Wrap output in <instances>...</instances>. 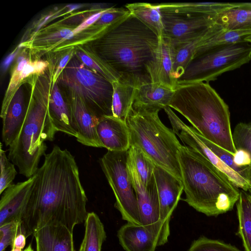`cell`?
<instances>
[{"label": "cell", "instance_id": "38", "mask_svg": "<svg viewBox=\"0 0 251 251\" xmlns=\"http://www.w3.org/2000/svg\"><path fill=\"white\" fill-rule=\"evenodd\" d=\"M72 30L69 28H62L51 32L44 36H41L36 39L39 45H50L62 41L63 40L70 39L73 37Z\"/></svg>", "mask_w": 251, "mask_h": 251}, {"label": "cell", "instance_id": "12", "mask_svg": "<svg viewBox=\"0 0 251 251\" xmlns=\"http://www.w3.org/2000/svg\"><path fill=\"white\" fill-rule=\"evenodd\" d=\"M162 37L174 44L194 39L216 22L215 16L191 15L161 11Z\"/></svg>", "mask_w": 251, "mask_h": 251}, {"label": "cell", "instance_id": "8", "mask_svg": "<svg viewBox=\"0 0 251 251\" xmlns=\"http://www.w3.org/2000/svg\"><path fill=\"white\" fill-rule=\"evenodd\" d=\"M251 60V44L247 42L214 47L195 57L177 80L178 85L206 82L223 73L240 68Z\"/></svg>", "mask_w": 251, "mask_h": 251}, {"label": "cell", "instance_id": "40", "mask_svg": "<svg viewBox=\"0 0 251 251\" xmlns=\"http://www.w3.org/2000/svg\"><path fill=\"white\" fill-rule=\"evenodd\" d=\"M72 54L73 51H70L66 54L64 56H63L60 60L58 65L57 66V67L53 76L52 86H53L56 82L60 74L64 70L70 61Z\"/></svg>", "mask_w": 251, "mask_h": 251}, {"label": "cell", "instance_id": "26", "mask_svg": "<svg viewBox=\"0 0 251 251\" xmlns=\"http://www.w3.org/2000/svg\"><path fill=\"white\" fill-rule=\"evenodd\" d=\"M125 8L156 34L159 38L162 37L161 14L157 4L135 2L126 4Z\"/></svg>", "mask_w": 251, "mask_h": 251}, {"label": "cell", "instance_id": "2", "mask_svg": "<svg viewBox=\"0 0 251 251\" xmlns=\"http://www.w3.org/2000/svg\"><path fill=\"white\" fill-rule=\"evenodd\" d=\"M159 41L156 34L130 13L99 37L95 46L97 54L119 78L137 87L151 82L147 68Z\"/></svg>", "mask_w": 251, "mask_h": 251}, {"label": "cell", "instance_id": "44", "mask_svg": "<svg viewBox=\"0 0 251 251\" xmlns=\"http://www.w3.org/2000/svg\"><path fill=\"white\" fill-rule=\"evenodd\" d=\"M24 251H34L32 248L31 244H29V245L24 250Z\"/></svg>", "mask_w": 251, "mask_h": 251}, {"label": "cell", "instance_id": "15", "mask_svg": "<svg viewBox=\"0 0 251 251\" xmlns=\"http://www.w3.org/2000/svg\"><path fill=\"white\" fill-rule=\"evenodd\" d=\"M69 99L78 131L77 141L87 146L103 148L97 132L99 118L80 96L71 94Z\"/></svg>", "mask_w": 251, "mask_h": 251}, {"label": "cell", "instance_id": "41", "mask_svg": "<svg viewBox=\"0 0 251 251\" xmlns=\"http://www.w3.org/2000/svg\"><path fill=\"white\" fill-rule=\"evenodd\" d=\"M25 236L23 233H20L17 235L14 239L12 248L23 249L26 243Z\"/></svg>", "mask_w": 251, "mask_h": 251}, {"label": "cell", "instance_id": "22", "mask_svg": "<svg viewBox=\"0 0 251 251\" xmlns=\"http://www.w3.org/2000/svg\"><path fill=\"white\" fill-rule=\"evenodd\" d=\"M175 89L157 82H146L136 87L133 105L159 109L169 106Z\"/></svg>", "mask_w": 251, "mask_h": 251}, {"label": "cell", "instance_id": "34", "mask_svg": "<svg viewBox=\"0 0 251 251\" xmlns=\"http://www.w3.org/2000/svg\"><path fill=\"white\" fill-rule=\"evenodd\" d=\"M232 135L236 151L246 152L251 158V122L238 123Z\"/></svg>", "mask_w": 251, "mask_h": 251}, {"label": "cell", "instance_id": "9", "mask_svg": "<svg viewBox=\"0 0 251 251\" xmlns=\"http://www.w3.org/2000/svg\"><path fill=\"white\" fill-rule=\"evenodd\" d=\"M57 81L67 86L71 94L80 96L100 119L112 116V82L86 67L76 59H72L60 74Z\"/></svg>", "mask_w": 251, "mask_h": 251}, {"label": "cell", "instance_id": "16", "mask_svg": "<svg viewBox=\"0 0 251 251\" xmlns=\"http://www.w3.org/2000/svg\"><path fill=\"white\" fill-rule=\"evenodd\" d=\"M97 132L103 148L108 151H126L130 146V133L126 122L113 116L100 118Z\"/></svg>", "mask_w": 251, "mask_h": 251}, {"label": "cell", "instance_id": "28", "mask_svg": "<svg viewBox=\"0 0 251 251\" xmlns=\"http://www.w3.org/2000/svg\"><path fill=\"white\" fill-rule=\"evenodd\" d=\"M84 226V235L79 251H101L106 235L104 226L97 214L88 213Z\"/></svg>", "mask_w": 251, "mask_h": 251}, {"label": "cell", "instance_id": "42", "mask_svg": "<svg viewBox=\"0 0 251 251\" xmlns=\"http://www.w3.org/2000/svg\"><path fill=\"white\" fill-rule=\"evenodd\" d=\"M18 50H15L12 53L8 55L3 60L1 64V70L3 72L5 71L11 64L14 57L16 55Z\"/></svg>", "mask_w": 251, "mask_h": 251}, {"label": "cell", "instance_id": "13", "mask_svg": "<svg viewBox=\"0 0 251 251\" xmlns=\"http://www.w3.org/2000/svg\"><path fill=\"white\" fill-rule=\"evenodd\" d=\"M160 207V220L170 229L172 214L183 191L182 182L165 169L155 166L153 172Z\"/></svg>", "mask_w": 251, "mask_h": 251}, {"label": "cell", "instance_id": "7", "mask_svg": "<svg viewBox=\"0 0 251 251\" xmlns=\"http://www.w3.org/2000/svg\"><path fill=\"white\" fill-rule=\"evenodd\" d=\"M164 111L172 130L182 143L194 150L222 172L237 188L251 187V167L238 165L233 154L204 138L192 126L185 124L169 107Z\"/></svg>", "mask_w": 251, "mask_h": 251}, {"label": "cell", "instance_id": "19", "mask_svg": "<svg viewBox=\"0 0 251 251\" xmlns=\"http://www.w3.org/2000/svg\"><path fill=\"white\" fill-rule=\"evenodd\" d=\"M49 113L57 130L76 138L78 131L70 99L62 97L56 82L52 86L49 101Z\"/></svg>", "mask_w": 251, "mask_h": 251}, {"label": "cell", "instance_id": "32", "mask_svg": "<svg viewBox=\"0 0 251 251\" xmlns=\"http://www.w3.org/2000/svg\"><path fill=\"white\" fill-rule=\"evenodd\" d=\"M251 34V29L228 30L224 29L219 33L202 42L197 49L193 59L217 46L246 42L244 39Z\"/></svg>", "mask_w": 251, "mask_h": 251}, {"label": "cell", "instance_id": "37", "mask_svg": "<svg viewBox=\"0 0 251 251\" xmlns=\"http://www.w3.org/2000/svg\"><path fill=\"white\" fill-rule=\"evenodd\" d=\"M21 223L11 222L0 226V251H4L13 245L17 234L20 233Z\"/></svg>", "mask_w": 251, "mask_h": 251}, {"label": "cell", "instance_id": "17", "mask_svg": "<svg viewBox=\"0 0 251 251\" xmlns=\"http://www.w3.org/2000/svg\"><path fill=\"white\" fill-rule=\"evenodd\" d=\"M30 100H25L21 86L14 94L2 118V138L9 146L18 137L25 119Z\"/></svg>", "mask_w": 251, "mask_h": 251}, {"label": "cell", "instance_id": "30", "mask_svg": "<svg viewBox=\"0 0 251 251\" xmlns=\"http://www.w3.org/2000/svg\"><path fill=\"white\" fill-rule=\"evenodd\" d=\"M236 204L238 220L237 234L241 239L245 251H251V195L240 191Z\"/></svg>", "mask_w": 251, "mask_h": 251}, {"label": "cell", "instance_id": "1", "mask_svg": "<svg viewBox=\"0 0 251 251\" xmlns=\"http://www.w3.org/2000/svg\"><path fill=\"white\" fill-rule=\"evenodd\" d=\"M33 176L34 182L21 222L27 238L49 225H62L73 232L88 215L87 197L75 157L55 145Z\"/></svg>", "mask_w": 251, "mask_h": 251}, {"label": "cell", "instance_id": "23", "mask_svg": "<svg viewBox=\"0 0 251 251\" xmlns=\"http://www.w3.org/2000/svg\"><path fill=\"white\" fill-rule=\"evenodd\" d=\"M238 3L166 2L158 3L161 11L191 15L216 16Z\"/></svg>", "mask_w": 251, "mask_h": 251}, {"label": "cell", "instance_id": "46", "mask_svg": "<svg viewBox=\"0 0 251 251\" xmlns=\"http://www.w3.org/2000/svg\"><path fill=\"white\" fill-rule=\"evenodd\" d=\"M244 40H245V41L249 42V43L251 44V34L249 35V36H247L244 39Z\"/></svg>", "mask_w": 251, "mask_h": 251}, {"label": "cell", "instance_id": "3", "mask_svg": "<svg viewBox=\"0 0 251 251\" xmlns=\"http://www.w3.org/2000/svg\"><path fill=\"white\" fill-rule=\"evenodd\" d=\"M177 157L185 194L183 201L207 216L232 210L240 191L222 172L187 146L180 147Z\"/></svg>", "mask_w": 251, "mask_h": 251}, {"label": "cell", "instance_id": "18", "mask_svg": "<svg viewBox=\"0 0 251 251\" xmlns=\"http://www.w3.org/2000/svg\"><path fill=\"white\" fill-rule=\"evenodd\" d=\"M147 71L151 82L160 83L176 89L177 80L174 70L173 48L168 40L160 38L158 49Z\"/></svg>", "mask_w": 251, "mask_h": 251}, {"label": "cell", "instance_id": "10", "mask_svg": "<svg viewBox=\"0 0 251 251\" xmlns=\"http://www.w3.org/2000/svg\"><path fill=\"white\" fill-rule=\"evenodd\" d=\"M127 151H108L99 161L114 194L115 207L120 212L122 219L128 223L142 226L127 165Z\"/></svg>", "mask_w": 251, "mask_h": 251}, {"label": "cell", "instance_id": "20", "mask_svg": "<svg viewBox=\"0 0 251 251\" xmlns=\"http://www.w3.org/2000/svg\"><path fill=\"white\" fill-rule=\"evenodd\" d=\"M73 233L62 225L44 226L33 234L36 251H75Z\"/></svg>", "mask_w": 251, "mask_h": 251}, {"label": "cell", "instance_id": "5", "mask_svg": "<svg viewBox=\"0 0 251 251\" xmlns=\"http://www.w3.org/2000/svg\"><path fill=\"white\" fill-rule=\"evenodd\" d=\"M160 109L133 105L126 123L130 145L139 147L155 166L170 173L182 182L177 154L182 145L172 129L161 121Z\"/></svg>", "mask_w": 251, "mask_h": 251}, {"label": "cell", "instance_id": "35", "mask_svg": "<svg viewBox=\"0 0 251 251\" xmlns=\"http://www.w3.org/2000/svg\"><path fill=\"white\" fill-rule=\"evenodd\" d=\"M188 251H242L235 246L201 236L191 244Z\"/></svg>", "mask_w": 251, "mask_h": 251}, {"label": "cell", "instance_id": "21", "mask_svg": "<svg viewBox=\"0 0 251 251\" xmlns=\"http://www.w3.org/2000/svg\"><path fill=\"white\" fill-rule=\"evenodd\" d=\"M117 237L126 251H155L156 248L160 246L154 234L143 226L128 223L118 230Z\"/></svg>", "mask_w": 251, "mask_h": 251}, {"label": "cell", "instance_id": "31", "mask_svg": "<svg viewBox=\"0 0 251 251\" xmlns=\"http://www.w3.org/2000/svg\"><path fill=\"white\" fill-rule=\"evenodd\" d=\"M127 159L146 187L154 176L155 165L139 147L134 145H131L127 151Z\"/></svg>", "mask_w": 251, "mask_h": 251}, {"label": "cell", "instance_id": "27", "mask_svg": "<svg viewBox=\"0 0 251 251\" xmlns=\"http://www.w3.org/2000/svg\"><path fill=\"white\" fill-rule=\"evenodd\" d=\"M207 30L201 35L190 40L174 44L170 43L173 48L174 73L177 80L193 60L197 48L206 36Z\"/></svg>", "mask_w": 251, "mask_h": 251}, {"label": "cell", "instance_id": "29", "mask_svg": "<svg viewBox=\"0 0 251 251\" xmlns=\"http://www.w3.org/2000/svg\"><path fill=\"white\" fill-rule=\"evenodd\" d=\"M48 62L37 61L30 62L26 59L18 64L12 75V77L4 97L1 112L4 114L8 104L17 89L19 83L31 74L40 73L47 67Z\"/></svg>", "mask_w": 251, "mask_h": 251}, {"label": "cell", "instance_id": "14", "mask_svg": "<svg viewBox=\"0 0 251 251\" xmlns=\"http://www.w3.org/2000/svg\"><path fill=\"white\" fill-rule=\"evenodd\" d=\"M34 182L33 176L12 184L3 192L0 201V226L11 222L21 223Z\"/></svg>", "mask_w": 251, "mask_h": 251}, {"label": "cell", "instance_id": "48", "mask_svg": "<svg viewBox=\"0 0 251 251\" xmlns=\"http://www.w3.org/2000/svg\"><path fill=\"white\" fill-rule=\"evenodd\" d=\"M248 191H249V193L251 195V187Z\"/></svg>", "mask_w": 251, "mask_h": 251}, {"label": "cell", "instance_id": "45", "mask_svg": "<svg viewBox=\"0 0 251 251\" xmlns=\"http://www.w3.org/2000/svg\"><path fill=\"white\" fill-rule=\"evenodd\" d=\"M25 57L23 56H19L18 58H17V63H19L20 62H22V61H23L24 59H25Z\"/></svg>", "mask_w": 251, "mask_h": 251}, {"label": "cell", "instance_id": "33", "mask_svg": "<svg viewBox=\"0 0 251 251\" xmlns=\"http://www.w3.org/2000/svg\"><path fill=\"white\" fill-rule=\"evenodd\" d=\"M76 56L84 64L91 70L101 75L111 82L119 79L118 75L97 54L87 50H78L76 51Z\"/></svg>", "mask_w": 251, "mask_h": 251}, {"label": "cell", "instance_id": "36", "mask_svg": "<svg viewBox=\"0 0 251 251\" xmlns=\"http://www.w3.org/2000/svg\"><path fill=\"white\" fill-rule=\"evenodd\" d=\"M2 147V143H0V194H2L6 189L12 184L13 181L17 173L15 168V165L10 162Z\"/></svg>", "mask_w": 251, "mask_h": 251}, {"label": "cell", "instance_id": "47", "mask_svg": "<svg viewBox=\"0 0 251 251\" xmlns=\"http://www.w3.org/2000/svg\"><path fill=\"white\" fill-rule=\"evenodd\" d=\"M11 251H22L21 249L12 248Z\"/></svg>", "mask_w": 251, "mask_h": 251}, {"label": "cell", "instance_id": "39", "mask_svg": "<svg viewBox=\"0 0 251 251\" xmlns=\"http://www.w3.org/2000/svg\"><path fill=\"white\" fill-rule=\"evenodd\" d=\"M109 8L103 9L94 13L88 17L86 20L84 21L81 24L72 30V34L73 36L74 35L84 30L89 26L95 24L100 17L101 15Z\"/></svg>", "mask_w": 251, "mask_h": 251}, {"label": "cell", "instance_id": "6", "mask_svg": "<svg viewBox=\"0 0 251 251\" xmlns=\"http://www.w3.org/2000/svg\"><path fill=\"white\" fill-rule=\"evenodd\" d=\"M50 93L34 92L30 97L28 112L17 139L9 146L8 158L20 174L32 176L47 149L46 141L53 140L57 132L49 113Z\"/></svg>", "mask_w": 251, "mask_h": 251}, {"label": "cell", "instance_id": "24", "mask_svg": "<svg viewBox=\"0 0 251 251\" xmlns=\"http://www.w3.org/2000/svg\"><path fill=\"white\" fill-rule=\"evenodd\" d=\"M112 84V116L126 122L128 114L134 101L136 85L130 80L121 78Z\"/></svg>", "mask_w": 251, "mask_h": 251}, {"label": "cell", "instance_id": "25", "mask_svg": "<svg viewBox=\"0 0 251 251\" xmlns=\"http://www.w3.org/2000/svg\"><path fill=\"white\" fill-rule=\"evenodd\" d=\"M215 17L216 22L225 30L251 29V3H238Z\"/></svg>", "mask_w": 251, "mask_h": 251}, {"label": "cell", "instance_id": "4", "mask_svg": "<svg viewBox=\"0 0 251 251\" xmlns=\"http://www.w3.org/2000/svg\"><path fill=\"white\" fill-rule=\"evenodd\" d=\"M169 106L204 138L235 154L228 106L209 83L177 86Z\"/></svg>", "mask_w": 251, "mask_h": 251}, {"label": "cell", "instance_id": "43", "mask_svg": "<svg viewBox=\"0 0 251 251\" xmlns=\"http://www.w3.org/2000/svg\"><path fill=\"white\" fill-rule=\"evenodd\" d=\"M67 7H69V11L71 12L74 10L79 8L81 7V5L79 4H69L67 5Z\"/></svg>", "mask_w": 251, "mask_h": 251}, {"label": "cell", "instance_id": "11", "mask_svg": "<svg viewBox=\"0 0 251 251\" xmlns=\"http://www.w3.org/2000/svg\"><path fill=\"white\" fill-rule=\"evenodd\" d=\"M127 165L136 194L142 226L154 234L160 246L168 242L170 229L160 220V207L154 176L146 187L141 180L136 170L127 159Z\"/></svg>", "mask_w": 251, "mask_h": 251}]
</instances>
